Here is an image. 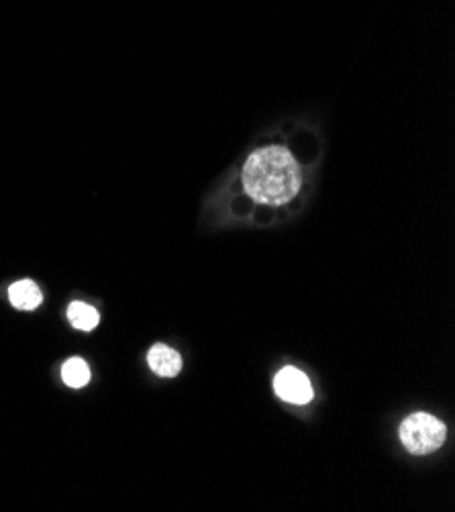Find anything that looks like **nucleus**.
I'll list each match as a JSON object with an SVG mask.
<instances>
[{
  "label": "nucleus",
  "mask_w": 455,
  "mask_h": 512,
  "mask_svg": "<svg viewBox=\"0 0 455 512\" xmlns=\"http://www.w3.org/2000/svg\"><path fill=\"white\" fill-rule=\"evenodd\" d=\"M243 186L258 202L284 204L300 190V170L284 147H264L245 162Z\"/></svg>",
  "instance_id": "nucleus-1"
},
{
  "label": "nucleus",
  "mask_w": 455,
  "mask_h": 512,
  "mask_svg": "<svg viewBox=\"0 0 455 512\" xmlns=\"http://www.w3.org/2000/svg\"><path fill=\"white\" fill-rule=\"evenodd\" d=\"M149 368L158 376L174 378L182 370V357L168 345H154L147 353Z\"/></svg>",
  "instance_id": "nucleus-4"
},
{
  "label": "nucleus",
  "mask_w": 455,
  "mask_h": 512,
  "mask_svg": "<svg viewBox=\"0 0 455 512\" xmlns=\"http://www.w3.org/2000/svg\"><path fill=\"white\" fill-rule=\"evenodd\" d=\"M11 304L19 311H35L41 304L43 296L39 286L33 280H19L9 288Z\"/></svg>",
  "instance_id": "nucleus-5"
},
{
  "label": "nucleus",
  "mask_w": 455,
  "mask_h": 512,
  "mask_svg": "<svg viewBox=\"0 0 455 512\" xmlns=\"http://www.w3.org/2000/svg\"><path fill=\"white\" fill-rule=\"evenodd\" d=\"M400 441L415 455L433 453L445 441V425L427 413L411 415L400 425Z\"/></svg>",
  "instance_id": "nucleus-2"
},
{
  "label": "nucleus",
  "mask_w": 455,
  "mask_h": 512,
  "mask_svg": "<svg viewBox=\"0 0 455 512\" xmlns=\"http://www.w3.org/2000/svg\"><path fill=\"white\" fill-rule=\"evenodd\" d=\"M62 378L70 388H82L90 380V368L80 357H72L62 366Z\"/></svg>",
  "instance_id": "nucleus-7"
},
{
  "label": "nucleus",
  "mask_w": 455,
  "mask_h": 512,
  "mask_svg": "<svg viewBox=\"0 0 455 512\" xmlns=\"http://www.w3.org/2000/svg\"><path fill=\"white\" fill-rule=\"evenodd\" d=\"M276 394L290 404H307L313 400V386L309 378L296 368H284L274 380Z\"/></svg>",
  "instance_id": "nucleus-3"
},
{
  "label": "nucleus",
  "mask_w": 455,
  "mask_h": 512,
  "mask_svg": "<svg viewBox=\"0 0 455 512\" xmlns=\"http://www.w3.org/2000/svg\"><path fill=\"white\" fill-rule=\"evenodd\" d=\"M68 319L80 331H92L100 321L94 306H90L86 302H72L68 306Z\"/></svg>",
  "instance_id": "nucleus-6"
}]
</instances>
